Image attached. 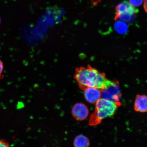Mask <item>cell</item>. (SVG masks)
I'll use <instances>...</instances> for the list:
<instances>
[{
	"mask_svg": "<svg viewBox=\"0 0 147 147\" xmlns=\"http://www.w3.org/2000/svg\"><path fill=\"white\" fill-rule=\"evenodd\" d=\"M86 100L91 104H95L101 97L100 90L93 87H88L83 90Z\"/></svg>",
	"mask_w": 147,
	"mask_h": 147,
	"instance_id": "5b68a950",
	"label": "cell"
},
{
	"mask_svg": "<svg viewBox=\"0 0 147 147\" xmlns=\"http://www.w3.org/2000/svg\"><path fill=\"white\" fill-rule=\"evenodd\" d=\"M0 147H10L9 143L5 140L0 138Z\"/></svg>",
	"mask_w": 147,
	"mask_h": 147,
	"instance_id": "7c38bea8",
	"label": "cell"
},
{
	"mask_svg": "<svg viewBox=\"0 0 147 147\" xmlns=\"http://www.w3.org/2000/svg\"><path fill=\"white\" fill-rule=\"evenodd\" d=\"M95 104V111L89 119L90 126L97 125L103 119L113 116L121 104L120 102H114L103 98L99 99Z\"/></svg>",
	"mask_w": 147,
	"mask_h": 147,
	"instance_id": "7a4b0ae2",
	"label": "cell"
},
{
	"mask_svg": "<svg viewBox=\"0 0 147 147\" xmlns=\"http://www.w3.org/2000/svg\"><path fill=\"white\" fill-rule=\"evenodd\" d=\"M100 90L102 98L114 102H119L122 94L117 80H108L105 87Z\"/></svg>",
	"mask_w": 147,
	"mask_h": 147,
	"instance_id": "3957f363",
	"label": "cell"
},
{
	"mask_svg": "<svg viewBox=\"0 0 147 147\" xmlns=\"http://www.w3.org/2000/svg\"><path fill=\"white\" fill-rule=\"evenodd\" d=\"M3 70V62L0 60V78L2 79L3 78L2 74Z\"/></svg>",
	"mask_w": 147,
	"mask_h": 147,
	"instance_id": "4fadbf2b",
	"label": "cell"
},
{
	"mask_svg": "<svg viewBox=\"0 0 147 147\" xmlns=\"http://www.w3.org/2000/svg\"><path fill=\"white\" fill-rule=\"evenodd\" d=\"M136 14H122L116 13L115 20L120 19L123 21L128 22H131L135 19Z\"/></svg>",
	"mask_w": 147,
	"mask_h": 147,
	"instance_id": "9c48e42d",
	"label": "cell"
},
{
	"mask_svg": "<svg viewBox=\"0 0 147 147\" xmlns=\"http://www.w3.org/2000/svg\"><path fill=\"white\" fill-rule=\"evenodd\" d=\"M1 18H0V24H1Z\"/></svg>",
	"mask_w": 147,
	"mask_h": 147,
	"instance_id": "9a60e30c",
	"label": "cell"
},
{
	"mask_svg": "<svg viewBox=\"0 0 147 147\" xmlns=\"http://www.w3.org/2000/svg\"><path fill=\"white\" fill-rule=\"evenodd\" d=\"M143 0H129L130 4L134 7H138L142 5Z\"/></svg>",
	"mask_w": 147,
	"mask_h": 147,
	"instance_id": "8fae6325",
	"label": "cell"
},
{
	"mask_svg": "<svg viewBox=\"0 0 147 147\" xmlns=\"http://www.w3.org/2000/svg\"><path fill=\"white\" fill-rule=\"evenodd\" d=\"M115 28L117 32L120 33H124L127 30L128 26L123 22L118 21L115 24Z\"/></svg>",
	"mask_w": 147,
	"mask_h": 147,
	"instance_id": "30bf717a",
	"label": "cell"
},
{
	"mask_svg": "<svg viewBox=\"0 0 147 147\" xmlns=\"http://www.w3.org/2000/svg\"><path fill=\"white\" fill-rule=\"evenodd\" d=\"M117 14H136L139 10L130 5L129 3L124 1L119 3L115 8Z\"/></svg>",
	"mask_w": 147,
	"mask_h": 147,
	"instance_id": "8992f818",
	"label": "cell"
},
{
	"mask_svg": "<svg viewBox=\"0 0 147 147\" xmlns=\"http://www.w3.org/2000/svg\"><path fill=\"white\" fill-rule=\"evenodd\" d=\"M90 145L89 139L84 135L77 136L74 141V147H89Z\"/></svg>",
	"mask_w": 147,
	"mask_h": 147,
	"instance_id": "ba28073f",
	"label": "cell"
},
{
	"mask_svg": "<svg viewBox=\"0 0 147 147\" xmlns=\"http://www.w3.org/2000/svg\"><path fill=\"white\" fill-rule=\"evenodd\" d=\"M74 78L79 88L82 90L88 87L102 90L105 87L108 80L105 73L100 72L90 65L87 67L76 68Z\"/></svg>",
	"mask_w": 147,
	"mask_h": 147,
	"instance_id": "6da1fadb",
	"label": "cell"
},
{
	"mask_svg": "<svg viewBox=\"0 0 147 147\" xmlns=\"http://www.w3.org/2000/svg\"><path fill=\"white\" fill-rule=\"evenodd\" d=\"M88 108L85 104L82 103H77L73 106L71 109V114L74 118L78 121L84 120L89 115Z\"/></svg>",
	"mask_w": 147,
	"mask_h": 147,
	"instance_id": "277c9868",
	"label": "cell"
},
{
	"mask_svg": "<svg viewBox=\"0 0 147 147\" xmlns=\"http://www.w3.org/2000/svg\"><path fill=\"white\" fill-rule=\"evenodd\" d=\"M147 0H144V4H143V8H144V10L146 12H147Z\"/></svg>",
	"mask_w": 147,
	"mask_h": 147,
	"instance_id": "5bb4252c",
	"label": "cell"
},
{
	"mask_svg": "<svg viewBox=\"0 0 147 147\" xmlns=\"http://www.w3.org/2000/svg\"><path fill=\"white\" fill-rule=\"evenodd\" d=\"M134 109L136 111L144 113L147 112V97L144 95H137L136 97Z\"/></svg>",
	"mask_w": 147,
	"mask_h": 147,
	"instance_id": "52a82bcc",
	"label": "cell"
}]
</instances>
